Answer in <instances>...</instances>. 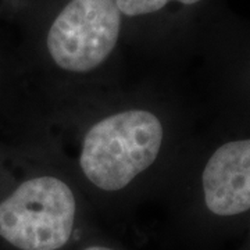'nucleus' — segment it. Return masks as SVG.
<instances>
[{"label":"nucleus","instance_id":"nucleus-1","mask_svg":"<svg viewBox=\"0 0 250 250\" xmlns=\"http://www.w3.org/2000/svg\"><path fill=\"white\" fill-rule=\"evenodd\" d=\"M163 136L161 121L152 111L135 108L106 117L83 138L81 170L99 189L121 190L156 161Z\"/></svg>","mask_w":250,"mask_h":250},{"label":"nucleus","instance_id":"nucleus-2","mask_svg":"<svg viewBox=\"0 0 250 250\" xmlns=\"http://www.w3.org/2000/svg\"><path fill=\"white\" fill-rule=\"evenodd\" d=\"M77 215L71 188L36 177L0 202V239L18 250H59L70 241Z\"/></svg>","mask_w":250,"mask_h":250},{"label":"nucleus","instance_id":"nucleus-3","mask_svg":"<svg viewBox=\"0 0 250 250\" xmlns=\"http://www.w3.org/2000/svg\"><path fill=\"white\" fill-rule=\"evenodd\" d=\"M116 0H70L47 31V52L60 68L89 72L107 60L121 32Z\"/></svg>","mask_w":250,"mask_h":250},{"label":"nucleus","instance_id":"nucleus-4","mask_svg":"<svg viewBox=\"0 0 250 250\" xmlns=\"http://www.w3.org/2000/svg\"><path fill=\"white\" fill-rule=\"evenodd\" d=\"M202 184L211 213L229 217L250 210V139L220 146L206 164Z\"/></svg>","mask_w":250,"mask_h":250},{"label":"nucleus","instance_id":"nucleus-5","mask_svg":"<svg viewBox=\"0 0 250 250\" xmlns=\"http://www.w3.org/2000/svg\"><path fill=\"white\" fill-rule=\"evenodd\" d=\"M170 1H178L185 6L196 4L200 0H116L118 10L126 17H141L163 10Z\"/></svg>","mask_w":250,"mask_h":250},{"label":"nucleus","instance_id":"nucleus-6","mask_svg":"<svg viewBox=\"0 0 250 250\" xmlns=\"http://www.w3.org/2000/svg\"><path fill=\"white\" fill-rule=\"evenodd\" d=\"M83 250H116V249H111V248H107V246H89V248H86V249Z\"/></svg>","mask_w":250,"mask_h":250}]
</instances>
